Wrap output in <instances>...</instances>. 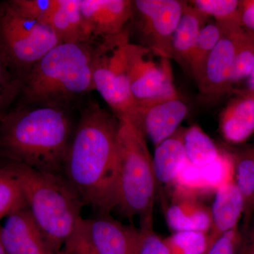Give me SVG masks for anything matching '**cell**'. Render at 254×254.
<instances>
[{
	"mask_svg": "<svg viewBox=\"0 0 254 254\" xmlns=\"http://www.w3.org/2000/svg\"><path fill=\"white\" fill-rule=\"evenodd\" d=\"M81 4V0H59L48 26L59 37L61 43L95 44L86 31Z\"/></svg>",
	"mask_w": 254,
	"mask_h": 254,
	"instance_id": "obj_20",
	"label": "cell"
},
{
	"mask_svg": "<svg viewBox=\"0 0 254 254\" xmlns=\"http://www.w3.org/2000/svg\"><path fill=\"white\" fill-rule=\"evenodd\" d=\"M240 235L239 227L226 232L215 241L206 254H235Z\"/></svg>",
	"mask_w": 254,
	"mask_h": 254,
	"instance_id": "obj_31",
	"label": "cell"
},
{
	"mask_svg": "<svg viewBox=\"0 0 254 254\" xmlns=\"http://www.w3.org/2000/svg\"><path fill=\"white\" fill-rule=\"evenodd\" d=\"M188 113L181 96L162 98L136 105V125L155 146L180 128Z\"/></svg>",
	"mask_w": 254,
	"mask_h": 254,
	"instance_id": "obj_12",
	"label": "cell"
},
{
	"mask_svg": "<svg viewBox=\"0 0 254 254\" xmlns=\"http://www.w3.org/2000/svg\"><path fill=\"white\" fill-rule=\"evenodd\" d=\"M81 226L98 254H138L140 229L124 225L109 213L83 219Z\"/></svg>",
	"mask_w": 254,
	"mask_h": 254,
	"instance_id": "obj_11",
	"label": "cell"
},
{
	"mask_svg": "<svg viewBox=\"0 0 254 254\" xmlns=\"http://www.w3.org/2000/svg\"><path fill=\"white\" fill-rule=\"evenodd\" d=\"M1 238L6 254H55L28 206L6 217Z\"/></svg>",
	"mask_w": 254,
	"mask_h": 254,
	"instance_id": "obj_14",
	"label": "cell"
},
{
	"mask_svg": "<svg viewBox=\"0 0 254 254\" xmlns=\"http://www.w3.org/2000/svg\"><path fill=\"white\" fill-rule=\"evenodd\" d=\"M185 128H180L171 136L155 146L153 166L157 185H173L187 159L184 148Z\"/></svg>",
	"mask_w": 254,
	"mask_h": 254,
	"instance_id": "obj_18",
	"label": "cell"
},
{
	"mask_svg": "<svg viewBox=\"0 0 254 254\" xmlns=\"http://www.w3.org/2000/svg\"><path fill=\"white\" fill-rule=\"evenodd\" d=\"M208 18L189 3H185L181 18L173 37L172 60H175L187 71H190V56L198 35Z\"/></svg>",
	"mask_w": 254,
	"mask_h": 254,
	"instance_id": "obj_17",
	"label": "cell"
},
{
	"mask_svg": "<svg viewBox=\"0 0 254 254\" xmlns=\"http://www.w3.org/2000/svg\"><path fill=\"white\" fill-rule=\"evenodd\" d=\"M28 206L12 162L0 164V219Z\"/></svg>",
	"mask_w": 254,
	"mask_h": 254,
	"instance_id": "obj_23",
	"label": "cell"
},
{
	"mask_svg": "<svg viewBox=\"0 0 254 254\" xmlns=\"http://www.w3.org/2000/svg\"><path fill=\"white\" fill-rule=\"evenodd\" d=\"M254 64V33L244 27L239 30L233 71L234 88L247 81Z\"/></svg>",
	"mask_w": 254,
	"mask_h": 254,
	"instance_id": "obj_25",
	"label": "cell"
},
{
	"mask_svg": "<svg viewBox=\"0 0 254 254\" xmlns=\"http://www.w3.org/2000/svg\"><path fill=\"white\" fill-rule=\"evenodd\" d=\"M222 138L232 145L245 143L254 134V91L235 88L219 116Z\"/></svg>",
	"mask_w": 254,
	"mask_h": 254,
	"instance_id": "obj_15",
	"label": "cell"
},
{
	"mask_svg": "<svg viewBox=\"0 0 254 254\" xmlns=\"http://www.w3.org/2000/svg\"><path fill=\"white\" fill-rule=\"evenodd\" d=\"M222 36V28L215 22L205 24L200 30L190 56L189 71L194 79L198 76L205 60L217 46Z\"/></svg>",
	"mask_w": 254,
	"mask_h": 254,
	"instance_id": "obj_26",
	"label": "cell"
},
{
	"mask_svg": "<svg viewBox=\"0 0 254 254\" xmlns=\"http://www.w3.org/2000/svg\"></svg>",
	"mask_w": 254,
	"mask_h": 254,
	"instance_id": "obj_37",
	"label": "cell"
},
{
	"mask_svg": "<svg viewBox=\"0 0 254 254\" xmlns=\"http://www.w3.org/2000/svg\"><path fill=\"white\" fill-rule=\"evenodd\" d=\"M232 158L234 177L244 199L243 223L254 214V142L229 152Z\"/></svg>",
	"mask_w": 254,
	"mask_h": 254,
	"instance_id": "obj_21",
	"label": "cell"
},
{
	"mask_svg": "<svg viewBox=\"0 0 254 254\" xmlns=\"http://www.w3.org/2000/svg\"><path fill=\"white\" fill-rule=\"evenodd\" d=\"M247 87L246 88L247 89L251 90V91H254V64L253 68H252V72H251L250 76L247 78Z\"/></svg>",
	"mask_w": 254,
	"mask_h": 254,
	"instance_id": "obj_35",
	"label": "cell"
},
{
	"mask_svg": "<svg viewBox=\"0 0 254 254\" xmlns=\"http://www.w3.org/2000/svg\"><path fill=\"white\" fill-rule=\"evenodd\" d=\"M190 5L207 17L215 18L222 28L242 26L238 0H194Z\"/></svg>",
	"mask_w": 254,
	"mask_h": 254,
	"instance_id": "obj_24",
	"label": "cell"
},
{
	"mask_svg": "<svg viewBox=\"0 0 254 254\" xmlns=\"http://www.w3.org/2000/svg\"><path fill=\"white\" fill-rule=\"evenodd\" d=\"M129 33L126 28L95 43L92 60L93 90L101 95L119 121L134 124L136 105L127 71V50Z\"/></svg>",
	"mask_w": 254,
	"mask_h": 254,
	"instance_id": "obj_6",
	"label": "cell"
},
{
	"mask_svg": "<svg viewBox=\"0 0 254 254\" xmlns=\"http://www.w3.org/2000/svg\"><path fill=\"white\" fill-rule=\"evenodd\" d=\"M21 79L0 55V118L21 91Z\"/></svg>",
	"mask_w": 254,
	"mask_h": 254,
	"instance_id": "obj_28",
	"label": "cell"
},
{
	"mask_svg": "<svg viewBox=\"0 0 254 254\" xmlns=\"http://www.w3.org/2000/svg\"><path fill=\"white\" fill-rule=\"evenodd\" d=\"M163 241L170 254H206L208 252L207 232H176Z\"/></svg>",
	"mask_w": 254,
	"mask_h": 254,
	"instance_id": "obj_27",
	"label": "cell"
},
{
	"mask_svg": "<svg viewBox=\"0 0 254 254\" xmlns=\"http://www.w3.org/2000/svg\"><path fill=\"white\" fill-rule=\"evenodd\" d=\"M72 130L63 107L34 106L6 113L0 118V155L39 171L63 174Z\"/></svg>",
	"mask_w": 254,
	"mask_h": 254,
	"instance_id": "obj_2",
	"label": "cell"
},
{
	"mask_svg": "<svg viewBox=\"0 0 254 254\" xmlns=\"http://www.w3.org/2000/svg\"><path fill=\"white\" fill-rule=\"evenodd\" d=\"M242 26L222 28V36L205 60L195 78L200 98L205 103H215L235 90L233 71L237 37Z\"/></svg>",
	"mask_w": 254,
	"mask_h": 254,
	"instance_id": "obj_9",
	"label": "cell"
},
{
	"mask_svg": "<svg viewBox=\"0 0 254 254\" xmlns=\"http://www.w3.org/2000/svg\"><path fill=\"white\" fill-rule=\"evenodd\" d=\"M138 254H170L163 240L153 229V223L141 225Z\"/></svg>",
	"mask_w": 254,
	"mask_h": 254,
	"instance_id": "obj_30",
	"label": "cell"
},
{
	"mask_svg": "<svg viewBox=\"0 0 254 254\" xmlns=\"http://www.w3.org/2000/svg\"><path fill=\"white\" fill-rule=\"evenodd\" d=\"M0 254H6L1 238V226H0Z\"/></svg>",
	"mask_w": 254,
	"mask_h": 254,
	"instance_id": "obj_36",
	"label": "cell"
},
{
	"mask_svg": "<svg viewBox=\"0 0 254 254\" xmlns=\"http://www.w3.org/2000/svg\"><path fill=\"white\" fill-rule=\"evenodd\" d=\"M184 148L187 161L195 166L208 165L221 153L212 138L195 125L185 128Z\"/></svg>",
	"mask_w": 254,
	"mask_h": 254,
	"instance_id": "obj_22",
	"label": "cell"
},
{
	"mask_svg": "<svg viewBox=\"0 0 254 254\" xmlns=\"http://www.w3.org/2000/svg\"><path fill=\"white\" fill-rule=\"evenodd\" d=\"M185 1L177 0H136L133 13L147 48L161 58L172 60V41L181 18Z\"/></svg>",
	"mask_w": 254,
	"mask_h": 254,
	"instance_id": "obj_10",
	"label": "cell"
},
{
	"mask_svg": "<svg viewBox=\"0 0 254 254\" xmlns=\"http://www.w3.org/2000/svg\"><path fill=\"white\" fill-rule=\"evenodd\" d=\"M60 43L49 26L21 14L10 1L0 3V55L20 78Z\"/></svg>",
	"mask_w": 254,
	"mask_h": 254,
	"instance_id": "obj_7",
	"label": "cell"
},
{
	"mask_svg": "<svg viewBox=\"0 0 254 254\" xmlns=\"http://www.w3.org/2000/svg\"><path fill=\"white\" fill-rule=\"evenodd\" d=\"M127 71L136 105L179 96L171 63L145 46L130 42L127 50Z\"/></svg>",
	"mask_w": 254,
	"mask_h": 254,
	"instance_id": "obj_8",
	"label": "cell"
},
{
	"mask_svg": "<svg viewBox=\"0 0 254 254\" xmlns=\"http://www.w3.org/2000/svg\"><path fill=\"white\" fill-rule=\"evenodd\" d=\"M95 44L61 43L50 50L21 77L20 93L23 99L33 106L64 108L93 90Z\"/></svg>",
	"mask_w": 254,
	"mask_h": 254,
	"instance_id": "obj_3",
	"label": "cell"
},
{
	"mask_svg": "<svg viewBox=\"0 0 254 254\" xmlns=\"http://www.w3.org/2000/svg\"><path fill=\"white\" fill-rule=\"evenodd\" d=\"M235 254H254V214L248 222L242 224Z\"/></svg>",
	"mask_w": 254,
	"mask_h": 254,
	"instance_id": "obj_33",
	"label": "cell"
},
{
	"mask_svg": "<svg viewBox=\"0 0 254 254\" xmlns=\"http://www.w3.org/2000/svg\"><path fill=\"white\" fill-rule=\"evenodd\" d=\"M10 2L26 17L48 26L59 0H10Z\"/></svg>",
	"mask_w": 254,
	"mask_h": 254,
	"instance_id": "obj_29",
	"label": "cell"
},
{
	"mask_svg": "<svg viewBox=\"0 0 254 254\" xmlns=\"http://www.w3.org/2000/svg\"><path fill=\"white\" fill-rule=\"evenodd\" d=\"M168 226L175 232L199 231L208 233L211 225L210 208L199 200L175 198L166 212Z\"/></svg>",
	"mask_w": 254,
	"mask_h": 254,
	"instance_id": "obj_19",
	"label": "cell"
},
{
	"mask_svg": "<svg viewBox=\"0 0 254 254\" xmlns=\"http://www.w3.org/2000/svg\"><path fill=\"white\" fill-rule=\"evenodd\" d=\"M240 16L242 27L254 33V0L240 1Z\"/></svg>",
	"mask_w": 254,
	"mask_h": 254,
	"instance_id": "obj_34",
	"label": "cell"
},
{
	"mask_svg": "<svg viewBox=\"0 0 254 254\" xmlns=\"http://www.w3.org/2000/svg\"><path fill=\"white\" fill-rule=\"evenodd\" d=\"M12 163L28 208L47 243L55 254H62L83 219L81 196L63 174Z\"/></svg>",
	"mask_w": 254,
	"mask_h": 254,
	"instance_id": "obj_4",
	"label": "cell"
},
{
	"mask_svg": "<svg viewBox=\"0 0 254 254\" xmlns=\"http://www.w3.org/2000/svg\"><path fill=\"white\" fill-rule=\"evenodd\" d=\"M81 9L86 31L95 43L123 32L133 14L129 0H81Z\"/></svg>",
	"mask_w": 254,
	"mask_h": 254,
	"instance_id": "obj_13",
	"label": "cell"
},
{
	"mask_svg": "<svg viewBox=\"0 0 254 254\" xmlns=\"http://www.w3.org/2000/svg\"><path fill=\"white\" fill-rule=\"evenodd\" d=\"M212 205L211 225L208 232V249L226 232L238 227L243 216V197L235 179L215 191Z\"/></svg>",
	"mask_w": 254,
	"mask_h": 254,
	"instance_id": "obj_16",
	"label": "cell"
},
{
	"mask_svg": "<svg viewBox=\"0 0 254 254\" xmlns=\"http://www.w3.org/2000/svg\"><path fill=\"white\" fill-rule=\"evenodd\" d=\"M63 254H98L86 238L81 223L72 237L64 247Z\"/></svg>",
	"mask_w": 254,
	"mask_h": 254,
	"instance_id": "obj_32",
	"label": "cell"
},
{
	"mask_svg": "<svg viewBox=\"0 0 254 254\" xmlns=\"http://www.w3.org/2000/svg\"><path fill=\"white\" fill-rule=\"evenodd\" d=\"M120 121L94 103L82 112L73 132L63 174L85 205L99 213L115 210L117 195V141Z\"/></svg>",
	"mask_w": 254,
	"mask_h": 254,
	"instance_id": "obj_1",
	"label": "cell"
},
{
	"mask_svg": "<svg viewBox=\"0 0 254 254\" xmlns=\"http://www.w3.org/2000/svg\"><path fill=\"white\" fill-rule=\"evenodd\" d=\"M143 132L133 123L120 121L117 141L116 210L127 218L153 222L157 182L153 158Z\"/></svg>",
	"mask_w": 254,
	"mask_h": 254,
	"instance_id": "obj_5",
	"label": "cell"
}]
</instances>
